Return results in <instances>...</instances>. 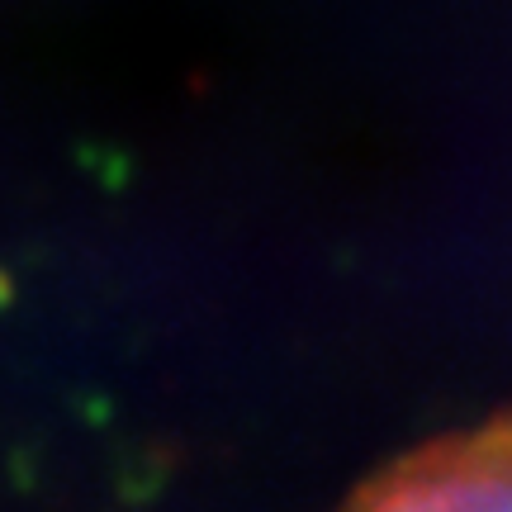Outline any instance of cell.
I'll use <instances>...</instances> for the list:
<instances>
[{
    "instance_id": "cell-1",
    "label": "cell",
    "mask_w": 512,
    "mask_h": 512,
    "mask_svg": "<svg viewBox=\"0 0 512 512\" xmlns=\"http://www.w3.org/2000/svg\"><path fill=\"white\" fill-rule=\"evenodd\" d=\"M342 512H512V418L422 446Z\"/></svg>"
}]
</instances>
